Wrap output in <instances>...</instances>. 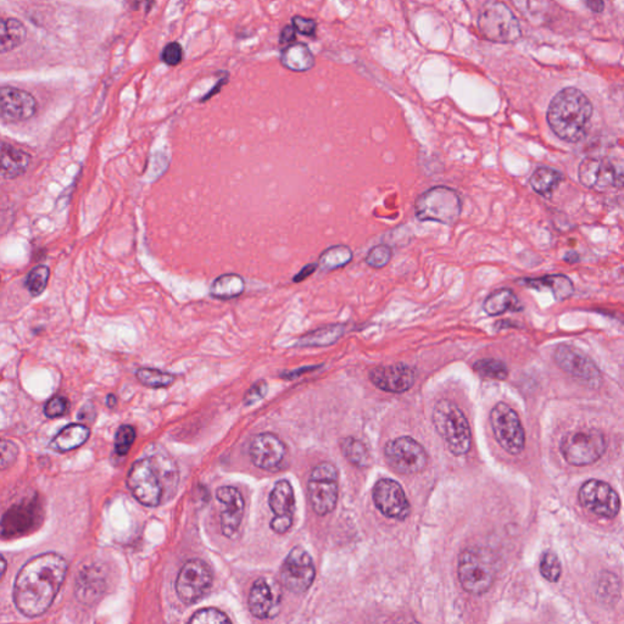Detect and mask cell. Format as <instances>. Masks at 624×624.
<instances>
[{
    "label": "cell",
    "mask_w": 624,
    "mask_h": 624,
    "mask_svg": "<svg viewBox=\"0 0 624 624\" xmlns=\"http://www.w3.org/2000/svg\"><path fill=\"white\" fill-rule=\"evenodd\" d=\"M68 570V561L56 553L41 554L26 562L15 579L16 609L29 619L45 615L62 589Z\"/></svg>",
    "instance_id": "cell-1"
},
{
    "label": "cell",
    "mask_w": 624,
    "mask_h": 624,
    "mask_svg": "<svg viewBox=\"0 0 624 624\" xmlns=\"http://www.w3.org/2000/svg\"><path fill=\"white\" fill-rule=\"evenodd\" d=\"M177 484V467L170 457L162 455L135 461L127 476V487L132 496L148 507L161 505L174 493Z\"/></svg>",
    "instance_id": "cell-2"
},
{
    "label": "cell",
    "mask_w": 624,
    "mask_h": 624,
    "mask_svg": "<svg viewBox=\"0 0 624 624\" xmlns=\"http://www.w3.org/2000/svg\"><path fill=\"white\" fill-rule=\"evenodd\" d=\"M593 116V105L579 89L557 93L547 109L546 119L554 134L562 141L576 143L586 135Z\"/></svg>",
    "instance_id": "cell-3"
},
{
    "label": "cell",
    "mask_w": 624,
    "mask_h": 624,
    "mask_svg": "<svg viewBox=\"0 0 624 624\" xmlns=\"http://www.w3.org/2000/svg\"><path fill=\"white\" fill-rule=\"evenodd\" d=\"M433 424L446 446L455 456H464L472 446V433L466 416L450 400L438 401L433 411Z\"/></svg>",
    "instance_id": "cell-4"
},
{
    "label": "cell",
    "mask_w": 624,
    "mask_h": 624,
    "mask_svg": "<svg viewBox=\"0 0 624 624\" xmlns=\"http://www.w3.org/2000/svg\"><path fill=\"white\" fill-rule=\"evenodd\" d=\"M497 563L493 554L483 547L464 550L457 563L461 587L473 595H483L493 586L497 577Z\"/></svg>",
    "instance_id": "cell-5"
},
{
    "label": "cell",
    "mask_w": 624,
    "mask_h": 624,
    "mask_svg": "<svg viewBox=\"0 0 624 624\" xmlns=\"http://www.w3.org/2000/svg\"><path fill=\"white\" fill-rule=\"evenodd\" d=\"M418 220L453 226L463 212V202L456 191L446 185L428 189L415 202Z\"/></svg>",
    "instance_id": "cell-6"
},
{
    "label": "cell",
    "mask_w": 624,
    "mask_h": 624,
    "mask_svg": "<svg viewBox=\"0 0 624 624\" xmlns=\"http://www.w3.org/2000/svg\"><path fill=\"white\" fill-rule=\"evenodd\" d=\"M478 29L484 38L496 43L516 42L522 35L519 20L501 2H490L483 6L478 16Z\"/></svg>",
    "instance_id": "cell-7"
},
{
    "label": "cell",
    "mask_w": 624,
    "mask_h": 624,
    "mask_svg": "<svg viewBox=\"0 0 624 624\" xmlns=\"http://www.w3.org/2000/svg\"><path fill=\"white\" fill-rule=\"evenodd\" d=\"M561 454L572 466H587L605 454L606 439L597 430L572 431L561 441Z\"/></svg>",
    "instance_id": "cell-8"
},
{
    "label": "cell",
    "mask_w": 624,
    "mask_h": 624,
    "mask_svg": "<svg viewBox=\"0 0 624 624\" xmlns=\"http://www.w3.org/2000/svg\"><path fill=\"white\" fill-rule=\"evenodd\" d=\"M580 184L594 191L624 187V160L619 158H587L579 168Z\"/></svg>",
    "instance_id": "cell-9"
},
{
    "label": "cell",
    "mask_w": 624,
    "mask_h": 624,
    "mask_svg": "<svg viewBox=\"0 0 624 624\" xmlns=\"http://www.w3.org/2000/svg\"><path fill=\"white\" fill-rule=\"evenodd\" d=\"M308 493L312 509L318 516L333 513L340 493L337 467L331 463L318 464L308 478Z\"/></svg>",
    "instance_id": "cell-10"
},
{
    "label": "cell",
    "mask_w": 624,
    "mask_h": 624,
    "mask_svg": "<svg viewBox=\"0 0 624 624\" xmlns=\"http://www.w3.org/2000/svg\"><path fill=\"white\" fill-rule=\"evenodd\" d=\"M494 437L506 453L519 455L526 446V434L519 415L505 403H499L490 413Z\"/></svg>",
    "instance_id": "cell-11"
},
{
    "label": "cell",
    "mask_w": 624,
    "mask_h": 624,
    "mask_svg": "<svg viewBox=\"0 0 624 624\" xmlns=\"http://www.w3.org/2000/svg\"><path fill=\"white\" fill-rule=\"evenodd\" d=\"M384 457L395 472L406 476L423 472L428 464L426 449L410 437L388 441L384 447Z\"/></svg>",
    "instance_id": "cell-12"
},
{
    "label": "cell",
    "mask_w": 624,
    "mask_h": 624,
    "mask_svg": "<svg viewBox=\"0 0 624 624\" xmlns=\"http://www.w3.org/2000/svg\"><path fill=\"white\" fill-rule=\"evenodd\" d=\"M212 572L210 567L202 560H189L179 571L176 579V593L185 605L201 602L207 596L212 587Z\"/></svg>",
    "instance_id": "cell-13"
},
{
    "label": "cell",
    "mask_w": 624,
    "mask_h": 624,
    "mask_svg": "<svg viewBox=\"0 0 624 624\" xmlns=\"http://www.w3.org/2000/svg\"><path fill=\"white\" fill-rule=\"evenodd\" d=\"M316 577L314 561L307 550L295 546L285 557L281 569V582L294 594L307 593Z\"/></svg>",
    "instance_id": "cell-14"
},
{
    "label": "cell",
    "mask_w": 624,
    "mask_h": 624,
    "mask_svg": "<svg viewBox=\"0 0 624 624\" xmlns=\"http://www.w3.org/2000/svg\"><path fill=\"white\" fill-rule=\"evenodd\" d=\"M580 504L587 510L605 519H613L620 513V500L616 490L603 480H587L579 490Z\"/></svg>",
    "instance_id": "cell-15"
},
{
    "label": "cell",
    "mask_w": 624,
    "mask_h": 624,
    "mask_svg": "<svg viewBox=\"0 0 624 624\" xmlns=\"http://www.w3.org/2000/svg\"><path fill=\"white\" fill-rule=\"evenodd\" d=\"M374 505L390 519L403 521L409 517L411 506L400 484L393 480H378L374 488Z\"/></svg>",
    "instance_id": "cell-16"
},
{
    "label": "cell",
    "mask_w": 624,
    "mask_h": 624,
    "mask_svg": "<svg viewBox=\"0 0 624 624\" xmlns=\"http://www.w3.org/2000/svg\"><path fill=\"white\" fill-rule=\"evenodd\" d=\"M556 364L561 370L577 378V380L587 382V383L595 386L602 378L599 368L594 364L592 358L584 354L582 350L577 349L572 345L561 344L556 348L554 354Z\"/></svg>",
    "instance_id": "cell-17"
},
{
    "label": "cell",
    "mask_w": 624,
    "mask_h": 624,
    "mask_svg": "<svg viewBox=\"0 0 624 624\" xmlns=\"http://www.w3.org/2000/svg\"><path fill=\"white\" fill-rule=\"evenodd\" d=\"M249 455L255 466L274 472L281 470L287 456V447L275 434L261 433L251 439Z\"/></svg>",
    "instance_id": "cell-18"
},
{
    "label": "cell",
    "mask_w": 624,
    "mask_h": 624,
    "mask_svg": "<svg viewBox=\"0 0 624 624\" xmlns=\"http://www.w3.org/2000/svg\"><path fill=\"white\" fill-rule=\"evenodd\" d=\"M37 112V101L29 92L15 87L0 91V118L3 122L14 124L33 118Z\"/></svg>",
    "instance_id": "cell-19"
},
{
    "label": "cell",
    "mask_w": 624,
    "mask_h": 624,
    "mask_svg": "<svg viewBox=\"0 0 624 624\" xmlns=\"http://www.w3.org/2000/svg\"><path fill=\"white\" fill-rule=\"evenodd\" d=\"M216 497L222 505L221 530L226 538L237 536L244 516L245 503L243 496L237 488L221 487L216 491Z\"/></svg>",
    "instance_id": "cell-20"
},
{
    "label": "cell",
    "mask_w": 624,
    "mask_h": 624,
    "mask_svg": "<svg viewBox=\"0 0 624 624\" xmlns=\"http://www.w3.org/2000/svg\"><path fill=\"white\" fill-rule=\"evenodd\" d=\"M368 377L380 390L397 394L410 390L416 380L414 368L404 364L372 368Z\"/></svg>",
    "instance_id": "cell-21"
},
{
    "label": "cell",
    "mask_w": 624,
    "mask_h": 624,
    "mask_svg": "<svg viewBox=\"0 0 624 624\" xmlns=\"http://www.w3.org/2000/svg\"><path fill=\"white\" fill-rule=\"evenodd\" d=\"M280 602V594L275 592V587L267 579L255 580L248 599L251 615L259 620L270 619L277 613Z\"/></svg>",
    "instance_id": "cell-22"
},
{
    "label": "cell",
    "mask_w": 624,
    "mask_h": 624,
    "mask_svg": "<svg viewBox=\"0 0 624 624\" xmlns=\"http://www.w3.org/2000/svg\"><path fill=\"white\" fill-rule=\"evenodd\" d=\"M38 513L39 507L33 505V503L28 504V505L21 504V505L12 507V510L9 509L3 517V537L6 538L8 534L15 536V534L25 533L29 528L37 526Z\"/></svg>",
    "instance_id": "cell-23"
},
{
    "label": "cell",
    "mask_w": 624,
    "mask_h": 624,
    "mask_svg": "<svg viewBox=\"0 0 624 624\" xmlns=\"http://www.w3.org/2000/svg\"><path fill=\"white\" fill-rule=\"evenodd\" d=\"M0 155V171L5 179H15L25 174L32 160L28 152L6 142L2 143Z\"/></svg>",
    "instance_id": "cell-24"
},
{
    "label": "cell",
    "mask_w": 624,
    "mask_h": 624,
    "mask_svg": "<svg viewBox=\"0 0 624 624\" xmlns=\"http://www.w3.org/2000/svg\"><path fill=\"white\" fill-rule=\"evenodd\" d=\"M281 62L285 69L294 72H307L316 64L314 54L304 43H293L281 53Z\"/></svg>",
    "instance_id": "cell-25"
},
{
    "label": "cell",
    "mask_w": 624,
    "mask_h": 624,
    "mask_svg": "<svg viewBox=\"0 0 624 624\" xmlns=\"http://www.w3.org/2000/svg\"><path fill=\"white\" fill-rule=\"evenodd\" d=\"M91 436V431L85 424L72 423L62 428L52 440L51 447L59 453H66L82 447Z\"/></svg>",
    "instance_id": "cell-26"
},
{
    "label": "cell",
    "mask_w": 624,
    "mask_h": 624,
    "mask_svg": "<svg viewBox=\"0 0 624 624\" xmlns=\"http://www.w3.org/2000/svg\"><path fill=\"white\" fill-rule=\"evenodd\" d=\"M268 505L275 517H293L295 497L291 484L288 480H278L268 497Z\"/></svg>",
    "instance_id": "cell-27"
},
{
    "label": "cell",
    "mask_w": 624,
    "mask_h": 624,
    "mask_svg": "<svg viewBox=\"0 0 624 624\" xmlns=\"http://www.w3.org/2000/svg\"><path fill=\"white\" fill-rule=\"evenodd\" d=\"M521 283L526 284L533 290L542 291L543 288L549 290L557 300H566L574 293L572 281L562 275H546V277L542 278H526Z\"/></svg>",
    "instance_id": "cell-28"
},
{
    "label": "cell",
    "mask_w": 624,
    "mask_h": 624,
    "mask_svg": "<svg viewBox=\"0 0 624 624\" xmlns=\"http://www.w3.org/2000/svg\"><path fill=\"white\" fill-rule=\"evenodd\" d=\"M483 310L488 316H500L507 311H521L522 304L519 298L509 288L496 291L486 299L483 304Z\"/></svg>",
    "instance_id": "cell-29"
},
{
    "label": "cell",
    "mask_w": 624,
    "mask_h": 624,
    "mask_svg": "<svg viewBox=\"0 0 624 624\" xmlns=\"http://www.w3.org/2000/svg\"><path fill=\"white\" fill-rule=\"evenodd\" d=\"M344 333V324H328V326L317 328V330L304 334L297 341V345L303 348L330 347V345L337 343Z\"/></svg>",
    "instance_id": "cell-30"
},
{
    "label": "cell",
    "mask_w": 624,
    "mask_h": 624,
    "mask_svg": "<svg viewBox=\"0 0 624 624\" xmlns=\"http://www.w3.org/2000/svg\"><path fill=\"white\" fill-rule=\"evenodd\" d=\"M245 291V281L237 274H226L216 278L210 287V295L218 300H232Z\"/></svg>",
    "instance_id": "cell-31"
},
{
    "label": "cell",
    "mask_w": 624,
    "mask_h": 624,
    "mask_svg": "<svg viewBox=\"0 0 624 624\" xmlns=\"http://www.w3.org/2000/svg\"><path fill=\"white\" fill-rule=\"evenodd\" d=\"M28 37V31L21 21L16 19H4L0 29V49L3 54L14 51Z\"/></svg>",
    "instance_id": "cell-32"
},
{
    "label": "cell",
    "mask_w": 624,
    "mask_h": 624,
    "mask_svg": "<svg viewBox=\"0 0 624 624\" xmlns=\"http://www.w3.org/2000/svg\"><path fill=\"white\" fill-rule=\"evenodd\" d=\"M353 258V250L348 245H333L320 255L317 265L321 270L334 271L349 265Z\"/></svg>",
    "instance_id": "cell-33"
},
{
    "label": "cell",
    "mask_w": 624,
    "mask_h": 624,
    "mask_svg": "<svg viewBox=\"0 0 624 624\" xmlns=\"http://www.w3.org/2000/svg\"><path fill=\"white\" fill-rule=\"evenodd\" d=\"M562 181V175L550 168H539L530 177V185L538 194L550 195Z\"/></svg>",
    "instance_id": "cell-34"
},
{
    "label": "cell",
    "mask_w": 624,
    "mask_h": 624,
    "mask_svg": "<svg viewBox=\"0 0 624 624\" xmlns=\"http://www.w3.org/2000/svg\"><path fill=\"white\" fill-rule=\"evenodd\" d=\"M341 453L345 459L358 468H366L371 464V455L363 441L353 437L344 438L341 443Z\"/></svg>",
    "instance_id": "cell-35"
},
{
    "label": "cell",
    "mask_w": 624,
    "mask_h": 624,
    "mask_svg": "<svg viewBox=\"0 0 624 624\" xmlns=\"http://www.w3.org/2000/svg\"><path fill=\"white\" fill-rule=\"evenodd\" d=\"M135 377L143 386L148 388H168L175 383V374L156 370V368L142 367L135 372Z\"/></svg>",
    "instance_id": "cell-36"
},
{
    "label": "cell",
    "mask_w": 624,
    "mask_h": 624,
    "mask_svg": "<svg viewBox=\"0 0 624 624\" xmlns=\"http://www.w3.org/2000/svg\"><path fill=\"white\" fill-rule=\"evenodd\" d=\"M473 370L478 374L489 380L504 381L509 376V370L503 361L496 358H483L473 365Z\"/></svg>",
    "instance_id": "cell-37"
},
{
    "label": "cell",
    "mask_w": 624,
    "mask_h": 624,
    "mask_svg": "<svg viewBox=\"0 0 624 624\" xmlns=\"http://www.w3.org/2000/svg\"><path fill=\"white\" fill-rule=\"evenodd\" d=\"M49 277H51V270H49V267H45V265H38V267H33L32 270L29 272L25 285L26 288H28L29 293L31 294V297H38V295H41L43 291H45Z\"/></svg>",
    "instance_id": "cell-38"
},
{
    "label": "cell",
    "mask_w": 624,
    "mask_h": 624,
    "mask_svg": "<svg viewBox=\"0 0 624 624\" xmlns=\"http://www.w3.org/2000/svg\"><path fill=\"white\" fill-rule=\"evenodd\" d=\"M393 249L388 244H378L368 251L365 262L372 268H383L391 261Z\"/></svg>",
    "instance_id": "cell-39"
},
{
    "label": "cell",
    "mask_w": 624,
    "mask_h": 624,
    "mask_svg": "<svg viewBox=\"0 0 624 624\" xmlns=\"http://www.w3.org/2000/svg\"><path fill=\"white\" fill-rule=\"evenodd\" d=\"M561 562L559 557L554 553H546L540 561V573L546 580L551 583H555L560 579L561 576Z\"/></svg>",
    "instance_id": "cell-40"
},
{
    "label": "cell",
    "mask_w": 624,
    "mask_h": 624,
    "mask_svg": "<svg viewBox=\"0 0 624 624\" xmlns=\"http://www.w3.org/2000/svg\"><path fill=\"white\" fill-rule=\"evenodd\" d=\"M135 439V430L132 426H121L115 434V451L119 456L128 454Z\"/></svg>",
    "instance_id": "cell-41"
},
{
    "label": "cell",
    "mask_w": 624,
    "mask_h": 624,
    "mask_svg": "<svg viewBox=\"0 0 624 624\" xmlns=\"http://www.w3.org/2000/svg\"><path fill=\"white\" fill-rule=\"evenodd\" d=\"M189 623H231V620L222 611L214 609V607H209V609L197 611L189 620Z\"/></svg>",
    "instance_id": "cell-42"
},
{
    "label": "cell",
    "mask_w": 624,
    "mask_h": 624,
    "mask_svg": "<svg viewBox=\"0 0 624 624\" xmlns=\"http://www.w3.org/2000/svg\"><path fill=\"white\" fill-rule=\"evenodd\" d=\"M162 62L168 66H177L184 59V49L177 42L168 43L161 54Z\"/></svg>",
    "instance_id": "cell-43"
},
{
    "label": "cell",
    "mask_w": 624,
    "mask_h": 624,
    "mask_svg": "<svg viewBox=\"0 0 624 624\" xmlns=\"http://www.w3.org/2000/svg\"><path fill=\"white\" fill-rule=\"evenodd\" d=\"M69 410V401L66 398L55 397L46 403L45 407V415L49 418H56L64 416Z\"/></svg>",
    "instance_id": "cell-44"
},
{
    "label": "cell",
    "mask_w": 624,
    "mask_h": 624,
    "mask_svg": "<svg viewBox=\"0 0 624 624\" xmlns=\"http://www.w3.org/2000/svg\"><path fill=\"white\" fill-rule=\"evenodd\" d=\"M293 26L295 31L305 36V37L314 38L317 32V23L312 19L303 18V16H295L293 18Z\"/></svg>",
    "instance_id": "cell-45"
},
{
    "label": "cell",
    "mask_w": 624,
    "mask_h": 624,
    "mask_svg": "<svg viewBox=\"0 0 624 624\" xmlns=\"http://www.w3.org/2000/svg\"><path fill=\"white\" fill-rule=\"evenodd\" d=\"M19 449L12 441L3 440L2 441V468L6 470L9 466H12L15 463L16 457H18Z\"/></svg>",
    "instance_id": "cell-46"
},
{
    "label": "cell",
    "mask_w": 624,
    "mask_h": 624,
    "mask_svg": "<svg viewBox=\"0 0 624 624\" xmlns=\"http://www.w3.org/2000/svg\"><path fill=\"white\" fill-rule=\"evenodd\" d=\"M267 382L265 381H260L258 382V383H255L253 387L250 388V390H248L247 395L244 397V404L245 405H253L257 403V401L262 399V398L267 395Z\"/></svg>",
    "instance_id": "cell-47"
},
{
    "label": "cell",
    "mask_w": 624,
    "mask_h": 624,
    "mask_svg": "<svg viewBox=\"0 0 624 624\" xmlns=\"http://www.w3.org/2000/svg\"><path fill=\"white\" fill-rule=\"evenodd\" d=\"M293 524V517H275L271 521V530L277 534H285Z\"/></svg>",
    "instance_id": "cell-48"
},
{
    "label": "cell",
    "mask_w": 624,
    "mask_h": 624,
    "mask_svg": "<svg viewBox=\"0 0 624 624\" xmlns=\"http://www.w3.org/2000/svg\"><path fill=\"white\" fill-rule=\"evenodd\" d=\"M317 267V264H308L307 265V267L301 268V271L294 275V283H300V282L308 280V278L310 277V275H314L315 272H316Z\"/></svg>",
    "instance_id": "cell-49"
},
{
    "label": "cell",
    "mask_w": 624,
    "mask_h": 624,
    "mask_svg": "<svg viewBox=\"0 0 624 624\" xmlns=\"http://www.w3.org/2000/svg\"><path fill=\"white\" fill-rule=\"evenodd\" d=\"M295 37H297V31H295L294 26H285L281 32L280 43L284 45H293Z\"/></svg>",
    "instance_id": "cell-50"
},
{
    "label": "cell",
    "mask_w": 624,
    "mask_h": 624,
    "mask_svg": "<svg viewBox=\"0 0 624 624\" xmlns=\"http://www.w3.org/2000/svg\"><path fill=\"white\" fill-rule=\"evenodd\" d=\"M315 368H316V366L305 367V368H301V370H299V371L297 370V371H293V372H287V374H282V377H285V378L297 377L298 374H303V372L315 370Z\"/></svg>",
    "instance_id": "cell-51"
},
{
    "label": "cell",
    "mask_w": 624,
    "mask_h": 624,
    "mask_svg": "<svg viewBox=\"0 0 624 624\" xmlns=\"http://www.w3.org/2000/svg\"><path fill=\"white\" fill-rule=\"evenodd\" d=\"M116 404H118V399H116L115 395H108V398H106V405H108V407L114 409Z\"/></svg>",
    "instance_id": "cell-52"
},
{
    "label": "cell",
    "mask_w": 624,
    "mask_h": 624,
    "mask_svg": "<svg viewBox=\"0 0 624 624\" xmlns=\"http://www.w3.org/2000/svg\"><path fill=\"white\" fill-rule=\"evenodd\" d=\"M2 560H3V572H2V576L4 577L5 570H6V561H5V557L3 556V557H2Z\"/></svg>",
    "instance_id": "cell-53"
}]
</instances>
